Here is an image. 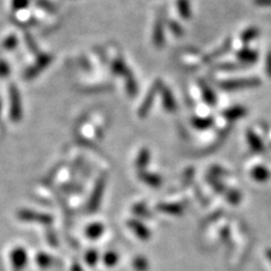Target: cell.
<instances>
[{"label":"cell","instance_id":"8992f818","mask_svg":"<svg viewBox=\"0 0 271 271\" xmlns=\"http://www.w3.org/2000/svg\"><path fill=\"white\" fill-rule=\"evenodd\" d=\"M52 61V56L49 53H43V54H40V56L38 57V59H36V61L33 66H31L29 69H27L25 71L24 74V77L26 79H32L34 78V77L38 76L41 71H42L43 69H45L50 63H51Z\"/></svg>","mask_w":271,"mask_h":271},{"label":"cell","instance_id":"74e56055","mask_svg":"<svg viewBox=\"0 0 271 271\" xmlns=\"http://www.w3.org/2000/svg\"><path fill=\"white\" fill-rule=\"evenodd\" d=\"M265 74L271 78V51L266 53L265 57Z\"/></svg>","mask_w":271,"mask_h":271},{"label":"cell","instance_id":"603a6c76","mask_svg":"<svg viewBox=\"0 0 271 271\" xmlns=\"http://www.w3.org/2000/svg\"><path fill=\"white\" fill-rule=\"evenodd\" d=\"M157 209L160 211L165 212V214L173 216H180L183 214V208L176 205V203H162V205H158Z\"/></svg>","mask_w":271,"mask_h":271},{"label":"cell","instance_id":"d4e9b609","mask_svg":"<svg viewBox=\"0 0 271 271\" xmlns=\"http://www.w3.org/2000/svg\"><path fill=\"white\" fill-rule=\"evenodd\" d=\"M125 87L126 92L130 95V96H134L138 93V85L137 81L134 80L132 74H130L129 76L125 77Z\"/></svg>","mask_w":271,"mask_h":271},{"label":"cell","instance_id":"44dd1931","mask_svg":"<svg viewBox=\"0 0 271 271\" xmlns=\"http://www.w3.org/2000/svg\"><path fill=\"white\" fill-rule=\"evenodd\" d=\"M149 161H151V152H149L148 148H143L138 154L137 160H136V167H137L139 172L145 171Z\"/></svg>","mask_w":271,"mask_h":271},{"label":"cell","instance_id":"b9f144b4","mask_svg":"<svg viewBox=\"0 0 271 271\" xmlns=\"http://www.w3.org/2000/svg\"><path fill=\"white\" fill-rule=\"evenodd\" d=\"M265 255H266V257H268V260L270 261V263H271V248H268V250L265 251Z\"/></svg>","mask_w":271,"mask_h":271},{"label":"cell","instance_id":"9a60e30c","mask_svg":"<svg viewBox=\"0 0 271 271\" xmlns=\"http://www.w3.org/2000/svg\"><path fill=\"white\" fill-rule=\"evenodd\" d=\"M138 176L144 183H146L147 185H149V187H152V188L161 187V184L163 182L160 175L155 174V173H149V172H146V171H140Z\"/></svg>","mask_w":271,"mask_h":271},{"label":"cell","instance_id":"6da1fadb","mask_svg":"<svg viewBox=\"0 0 271 271\" xmlns=\"http://www.w3.org/2000/svg\"><path fill=\"white\" fill-rule=\"evenodd\" d=\"M261 85V79L257 77H242V78H234L221 80L218 83V86L227 92H233V90L244 89V88H254L259 87Z\"/></svg>","mask_w":271,"mask_h":271},{"label":"cell","instance_id":"4dcf8cb0","mask_svg":"<svg viewBox=\"0 0 271 271\" xmlns=\"http://www.w3.org/2000/svg\"><path fill=\"white\" fill-rule=\"evenodd\" d=\"M85 260H86V262H87L88 265H90V266L95 265L98 261V253L95 250L88 251L85 255Z\"/></svg>","mask_w":271,"mask_h":271},{"label":"cell","instance_id":"60d3db41","mask_svg":"<svg viewBox=\"0 0 271 271\" xmlns=\"http://www.w3.org/2000/svg\"><path fill=\"white\" fill-rule=\"evenodd\" d=\"M254 4L260 7H270L271 0H254Z\"/></svg>","mask_w":271,"mask_h":271},{"label":"cell","instance_id":"d6a6232c","mask_svg":"<svg viewBox=\"0 0 271 271\" xmlns=\"http://www.w3.org/2000/svg\"><path fill=\"white\" fill-rule=\"evenodd\" d=\"M169 26H170V30H171L172 33H173L175 36H178V38H180V36H182L184 34L182 26H181L178 22L172 21L169 23Z\"/></svg>","mask_w":271,"mask_h":271},{"label":"cell","instance_id":"52a82bcc","mask_svg":"<svg viewBox=\"0 0 271 271\" xmlns=\"http://www.w3.org/2000/svg\"><path fill=\"white\" fill-rule=\"evenodd\" d=\"M11 260L14 271H23L27 263V260H29L25 248L22 246H17L14 248L11 253Z\"/></svg>","mask_w":271,"mask_h":271},{"label":"cell","instance_id":"7402d4cb","mask_svg":"<svg viewBox=\"0 0 271 271\" xmlns=\"http://www.w3.org/2000/svg\"><path fill=\"white\" fill-rule=\"evenodd\" d=\"M103 232H104V225L102 223L90 224L85 230L86 236L90 239H96L98 237H101Z\"/></svg>","mask_w":271,"mask_h":271},{"label":"cell","instance_id":"d6986e66","mask_svg":"<svg viewBox=\"0 0 271 271\" xmlns=\"http://www.w3.org/2000/svg\"><path fill=\"white\" fill-rule=\"evenodd\" d=\"M176 8L183 20H190L192 16V7L190 0H176Z\"/></svg>","mask_w":271,"mask_h":271},{"label":"cell","instance_id":"8fae6325","mask_svg":"<svg viewBox=\"0 0 271 271\" xmlns=\"http://www.w3.org/2000/svg\"><path fill=\"white\" fill-rule=\"evenodd\" d=\"M236 58L242 65H253L259 59V53L253 49L243 48L236 53Z\"/></svg>","mask_w":271,"mask_h":271},{"label":"cell","instance_id":"ac0fdd59","mask_svg":"<svg viewBox=\"0 0 271 271\" xmlns=\"http://www.w3.org/2000/svg\"><path fill=\"white\" fill-rule=\"evenodd\" d=\"M191 124L194 129L206 130L209 129L214 124L212 116H193L191 119Z\"/></svg>","mask_w":271,"mask_h":271},{"label":"cell","instance_id":"30bf717a","mask_svg":"<svg viewBox=\"0 0 271 271\" xmlns=\"http://www.w3.org/2000/svg\"><path fill=\"white\" fill-rule=\"evenodd\" d=\"M160 92L162 95L163 107H164L167 112H175L176 111V101L174 98L173 93L171 92V89L169 87H166V86L163 84L161 89H160Z\"/></svg>","mask_w":271,"mask_h":271},{"label":"cell","instance_id":"f1b7e54d","mask_svg":"<svg viewBox=\"0 0 271 271\" xmlns=\"http://www.w3.org/2000/svg\"><path fill=\"white\" fill-rule=\"evenodd\" d=\"M119 261V254L113 251H108L103 256V262L106 266H114Z\"/></svg>","mask_w":271,"mask_h":271},{"label":"cell","instance_id":"3957f363","mask_svg":"<svg viewBox=\"0 0 271 271\" xmlns=\"http://www.w3.org/2000/svg\"><path fill=\"white\" fill-rule=\"evenodd\" d=\"M9 98H11V120L13 122H20L23 116V108L20 90L17 89L15 85H12L9 88Z\"/></svg>","mask_w":271,"mask_h":271},{"label":"cell","instance_id":"cb8c5ba5","mask_svg":"<svg viewBox=\"0 0 271 271\" xmlns=\"http://www.w3.org/2000/svg\"><path fill=\"white\" fill-rule=\"evenodd\" d=\"M111 69H112L113 74L117 75V76L126 77L131 74L129 68L125 66V63L123 62V60H121V59H115V60L112 62Z\"/></svg>","mask_w":271,"mask_h":271},{"label":"cell","instance_id":"1f68e13d","mask_svg":"<svg viewBox=\"0 0 271 271\" xmlns=\"http://www.w3.org/2000/svg\"><path fill=\"white\" fill-rule=\"evenodd\" d=\"M18 44V40L15 35H9L8 38L4 41V48L6 50H14Z\"/></svg>","mask_w":271,"mask_h":271},{"label":"cell","instance_id":"7c38bea8","mask_svg":"<svg viewBox=\"0 0 271 271\" xmlns=\"http://www.w3.org/2000/svg\"><path fill=\"white\" fill-rule=\"evenodd\" d=\"M247 114V108L242 105H235L223 111V116L227 121H237Z\"/></svg>","mask_w":271,"mask_h":271},{"label":"cell","instance_id":"d590c367","mask_svg":"<svg viewBox=\"0 0 271 271\" xmlns=\"http://www.w3.org/2000/svg\"><path fill=\"white\" fill-rule=\"evenodd\" d=\"M11 74V67L4 60H0V77H6Z\"/></svg>","mask_w":271,"mask_h":271},{"label":"cell","instance_id":"ffe728a7","mask_svg":"<svg viewBox=\"0 0 271 271\" xmlns=\"http://www.w3.org/2000/svg\"><path fill=\"white\" fill-rule=\"evenodd\" d=\"M260 35V30L256 26H250L244 30L241 33V41L244 44L251 43L252 41L256 40Z\"/></svg>","mask_w":271,"mask_h":271},{"label":"cell","instance_id":"4fadbf2b","mask_svg":"<svg viewBox=\"0 0 271 271\" xmlns=\"http://www.w3.org/2000/svg\"><path fill=\"white\" fill-rule=\"evenodd\" d=\"M246 140L248 146H250V148L254 153H261L264 151L263 142H262V139L253 130L248 129L246 131Z\"/></svg>","mask_w":271,"mask_h":271},{"label":"cell","instance_id":"4316f807","mask_svg":"<svg viewBox=\"0 0 271 271\" xmlns=\"http://www.w3.org/2000/svg\"><path fill=\"white\" fill-rule=\"evenodd\" d=\"M208 182H209V184L211 185L212 189H214L215 191L218 192V193L225 194L226 190H227L225 188V185L218 180V178H216V176H214V175L208 176Z\"/></svg>","mask_w":271,"mask_h":271},{"label":"cell","instance_id":"836d02e7","mask_svg":"<svg viewBox=\"0 0 271 271\" xmlns=\"http://www.w3.org/2000/svg\"><path fill=\"white\" fill-rule=\"evenodd\" d=\"M30 0H13L12 6L14 11H22V9H25L29 6Z\"/></svg>","mask_w":271,"mask_h":271},{"label":"cell","instance_id":"ba28073f","mask_svg":"<svg viewBox=\"0 0 271 271\" xmlns=\"http://www.w3.org/2000/svg\"><path fill=\"white\" fill-rule=\"evenodd\" d=\"M153 43L157 49H162L165 44V32H164V21L158 17L153 29Z\"/></svg>","mask_w":271,"mask_h":271},{"label":"cell","instance_id":"7bdbcfd3","mask_svg":"<svg viewBox=\"0 0 271 271\" xmlns=\"http://www.w3.org/2000/svg\"><path fill=\"white\" fill-rule=\"evenodd\" d=\"M0 113H2V103H0Z\"/></svg>","mask_w":271,"mask_h":271},{"label":"cell","instance_id":"9c48e42d","mask_svg":"<svg viewBox=\"0 0 271 271\" xmlns=\"http://www.w3.org/2000/svg\"><path fill=\"white\" fill-rule=\"evenodd\" d=\"M128 227L132 230L136 236L140 239H143V241H148L152 236L151 230L148 229L147 226L144 225L142 221L138 219H129Z\"/></svg>","mask_w":271,"mask_h":271},{"label":"cell","instance_id":"e575fe53","mask_svg":"<svg viewBox=\"0 0 271 271\" xmlns=\"http://www.w3.org/2000/svg\"><path fill=\"white\" fill-rule=\"evenodd\" d=\"M25 42L26 44L29 45V49L31 50L32 52H38V47H36L35 41L32 38V35L30 33H25Z\"/></svg>","mask_w":271,"mask_h":271},{"label":"cell","instance_id":"7a4b0ae2","mask_svg":"<svg viewBox=\"0 0 271 271\" xmlns=\"http://www.w3.org/2000/svg\"><path fill=\"white\" fill-rule=\"evenodd\" d=\"M17 218L23 221H30V223H39L43 225H50L53 221L51 215L44 214V212L34 211L30 209H21L17 211Z\"/></svg>","mask_w":271,"mask_h":271},{"label":"cell","instance_id":"ab89813d","mask_svg":"<svg viewBox=\"0 0 271 271\" xmlns=\"http://www.w3.org/2000/svg\"><path fill=\"white\" fill-rule=\"evenodd\" d=\"M210 172L212 173V175L216 176V178L218 175H220V174H225V171L223 169H221V167H219V166H212Z\"/></svg>","mask_w":271,"mask_h":271},{"label":"cell","instance_id":"5b68a950","mask_svg":"<svg viewBox=\"0 0 271 271\" xmlns=\"http://www.w3.org/2000/svg\"><path fill=\"white\" fill-rule=\"evenodd\" d=\"M105 185H106V181L104 178H99L96 183H95L92 194H90L89 200H88V211L90 212H95L96 211L99 206H101L102 199L104 196V191H105Z\"/></svg>","mask_w":271,"mask_h":271},{"label":"cell","instance_id":"f35d334b","mask_svg":"<svg viewBox=\"0 0 271 271\" xmlns=\"http://www.w3.org/2000/svg\"><path fill=\"white\" fill-rule=\"evenodd\" d=\"M39 5H40V6H41V7H43V8H45V9H47V11H49V12H51V13H53L54 11H56V9H54V8H53V6H52V5H50L49 3H47V2H45V0H40V2H39Z\"/></svg>","mask_w":271,"mask_h":271},{"label":"cell","instance_id":"e0dca14e","mask_svg":"<svg viewBox=\"0 0 271 271\" xmlns=\"http://www.w3.org/2000/svg\"><path fill=\"white\" fill-rule=\"evenodd\" d=\"M199 85H200V88H201L203 101H205L208 105H210V106L215 105V104L217 103V96L214 93V90L210 88V86H208L203 80L199 81Z\"/></svg>","mask_w":271,"mask_h":271},{"label":"cell","instance_id":"8d00e7d4","mask_svg":"<svg viewBox=\"0 0 271 271\" xmlns=\"http://www.w3.org/2000/svg\"><path fill=\"white\" fill-rule=\"evenodd\" d=\"M218 68L221 70H234V69H238L239 66L233 62H224V63H220Z\"/></svg>","mask_w":271,"mask_h":271},{"label":"cell","instance_id":"f546056e","mask_svg":"<svg viewBox=\"0 0 271 271\" xmlns=\"http://www.w3.org/2000/svg\"><path fill=\"white\" fill-rule=\"evenodd\" d=\"M133 268L137 271H147L148 269V261L146 257L144 256H137L132 262Z\"/></svg>","mask_w":271,"mask_h":271},{"label":"cell","instance_id":"2e32d148","mask_svg":"<svg viewBox=\"0 0 271 271\" xmlns=\"http://www.w3.org/2000/svg\"><path fill=\"white\" fill-rule=\"evenodd\" d=\"M250 175L255 182H265V181H268L270 179L271 173L265 166L256 165L251 170Z\"/></svg>","mask_w":271,"mask_h":271},{"label":"cell","instance_id":"277c9868","mask_svg":"<svg viewBox=\"0 0 271 271\" xmlns=\"http://www.w3.org/2000/svg\"><path fill=\"white\" fill-rule=\"evenodd\" d=\"M162 85H163V83H162L161 79H157V80L154 81L153 86L151 87V89H149V92L147 93L146 97H145V99L142 103V105H140V107H139L138 115L142 117V119H145V117L148 115V113L152 108L153 103H154V101H155L156 95L160 93Z\"/></svg>","mask_w":271,"mask_h":271},{"label":"cell","instance_id":"5bb4252c","mask_svg":"<svg viewBox=\"0 0 271 271\" xmlns=\"http://www.w3.org/2000/svg\"><path fill=\"white\" fill-rule=\"evenodd\" d=\"M230 48H232V39H227L225 41V42L221 44V47H219L218 49H216L215 51H212L211 53L208 54V56L203 59V61L205 62H210V61H214L216 60L217 58H220V57H223L224 54L227 53Z\"/></svg>","mask_w":271,"mask_h":271},{"label":"cell","instance_id":"484cf974","mask_svg":"<svg viewBox=\"0 0 271 271\" xmlns=\"http://www.w3.org/2000/svg\"><path fill=\"white\" fill-rule=\"evenodd\" d=\"M225 197H226V199H227V201L229 203H232V205H238V203L241 202V200H242L241 193H239L237 190H234V189L226 190Z\"/></svg>","mask_w":271,"mask_h":271},{"label":"cell","instance_id":"83f0119b","mask_svg":"<svg viewBox=\"0 0 271 271\" xmlns=\"http://www.w3.org/2000/svg\"><path fill=\"white\" fill-rule=\"evenodd\" d=\"M36 263H38L41 268H49L50 265L52 264V257L50 256L49 254H45V253H39L38 255L35 257Z\"/></svg>","mask_w":271,"mask_h":271}]
</instances>
